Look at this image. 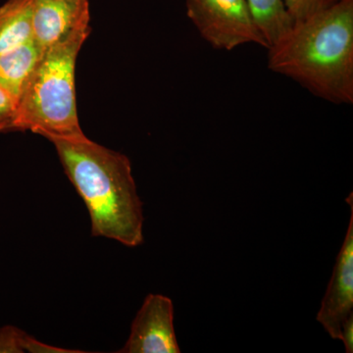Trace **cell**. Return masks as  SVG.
Instances as JSON below:
<instances>
[{"instance_id":"obj_5","label":"cell","mask_w":353,"mask_h":353,"mask_svg":"<svg viewBox=\"0 0 353 353\" xmlns=\"http://www.w3.org/2000/svg\"><path fill=\"white\" fill-rule=\"evenodd\" d=\"M120 353L181 352L174 329V304L162 294H148L132 323Z\"/></svg>"},{"instance_id":"obj_12","label":"cell","mask_w":353,"mask_h":353,"mask_svg":"<svg viewBox=\"0 0 353 353\" xmlns=\"http://www.w3.org/2000/svg\"><path fill=\"white\" fill-rule=\"evenodd\" d=\"M18 119V101L0 87V132L16 130Z\"/></svg>"},{"instance_id":"obj_3","label":"cell","mask_w":353,"mask_h":353,"mask_svg":"<svg viewBox=\"0 0 353 353\" xmlns=\"http://www.w3.org/2000/svg\"><path fill=\"white\" fill-rule=\"evenodd\" d=\"M90 28H80L44 48L18 101L16 130L48 139L85 137L77 114L76 60Z\"/></svg>"},{"instance_id":"obj_1","label":"cell","mask_w":353,"mask_h":353,"mask_svg":"<svg viewBox=\"0 0 353 353\" xmlns=\"http://www.w3.org/2000/svg\"><path fill=\"white\" fill-rule=\"evenodd\" d=\"M268 68L334 104L353 103V0L294 22L268 50Z\"/></svg>"},{"instance_id":"obj_2","label":"cell","mask_w":353,"mask_h":353,"mask_svg":"<svg viewBox=\"0 0 353 353\" xmlns=\"http://www.w3.org/2000/svg\"><path fill=\"white\" fill-rule=\"evenodd\" d=\"M65 173L82 197L92 222V234L129 248L143 243V202L126 155L87 137L50 139Z\"/></svg>"},{"instance_id":"obj_10","label":"cell","mask_w":353,"mask_h":353,"mask_svg":"<svg viewBox=\"0 0 353 353\" xmlns=\"http://www.w3.org/2000/svg\"><path fill=\"white\" fill-rule=\"evenodd\" d=\"M245 1L257 29L268 44V50L290 32L294 25L284 0Z\"/></svg>"},{"instance_id":"obj_4","label":"cell","mask_w":353,"mask_h":353,"mask_svg":"<svg viewBox=\"0 0 353 353\" xmlns=\"http://www.w3.org/2000/svg\"><path fill=\"white\" fill-rule=\"evenodd\" d=\"M188 17L201 38L217 50L245 44H268L257 29L245 0H185Z\"/></svg>"},{"instance_id":"obj_11","label":"cell","mask_w":353,"mask_h":353,"mask_svg":"<svg viewBox=\"0 0 353 353\" xmlns=\"http://www.w3.org/2000/svg\"><path fill=\"white\" fill-rule=\"evenodd\" d=\"M336 0H284L294 22H299L331 6Z\"/></svg>"},{"instance_id":"obj_14","label":"cell","mask_w":353,"mask_h":353,"mask_svg":"<svg viewBox=\"0 0 353 353\" xmlns=\"http://www.w3.org/2000/svg\"><path fill=\"white\" fill-rule=\"evenodd\" d=\"M23 347L25 352L32 353H80V350H67L64 348L55 347L52 345H46L41 343L36 339L32 338L27 333L25 334L24 341H23Z\"/></svg>"},{"instance_id":"obj_8","label":"cell","mask_w":353,"mask_h":353,"mask_svg":"<svg viewBox=\"0 0 353 353\" xmlns=\"http://www.w3.org/2000/svg\"><path fill=\"white\" fill-rule=\"evenodd\" d=\"M43 48L34 41L0 55V87L19 101L23 90L41 58Z\"/></svg>"},{"instance_id":"obj_6","label":"cell","mask_w":353,"mask_h":353,"mask_svg":"<svg viewBox=\"0 0 353 353\" xmlns=\"http://www.w3.org/2000/svg\"><path fill=\"white\" fill-rule=\"evenodd\" d=\"M345 201L350 206L347 234L336 256L333 274L317 314V321L333 340H340L341 325L353 309V194Z\"/></svg>"},{"instance_id":"obj_15","label":"cell","mask_w":353,"mask_h":353,"mask_svg":"<svg viewBox=\"0 0 353 353\" xmlns=\"http://www.w3.org/2000/svg\"><path fill=\"white\" fill-rule=\"evenodd\" d=\"M340 340L343 341L345 352H353V312L350 313L347 319L341 325Z\"/></svg>"},{"instance_id":"obj_13","label":"cell","mask_w":353,"mask_h":353,"mask_svg":"<svg viewBox=\"0 0 353 353\" xmlns=\"http://www.w3.org/2000/svg\"><path fill=\"white\" fill-rule=\"evenodd\" d=\"M25 332L13 326L0 329V353H23Z\"/></svg>"},{"instance_id":"obj_9","label":"cell","mask_w":353,"mask_h":353,"mask_svg":"<svg viewBox=\"0 0 353 353\" xmlns=\"http://www.w3.org/2000/svg\"><path fill=\"white\" fill-rule=\"evenodd\" d=\"M32 39L31 0H8L0 7V55Z\"/></svg>"},{"instance_id":"obj_7","label":"cell","mask_w":353,"mask_h":353,"mask_svg":"<svg viewBox=\"0 0 353 353\" xmlns=\"http://www.w3.org/2000/svg\"><path fill=\"white\" fill-rule=\"evenodd\" d=\"M32 38L43 50L90 26L88 0H31Z\"/></svg>"}]
</instances>
